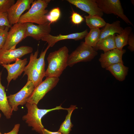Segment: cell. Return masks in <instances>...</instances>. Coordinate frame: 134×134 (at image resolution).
<instances>
[{"instance_id": "obj_1", "label": "cell", "mask_w": 134, "mask_h": 134, "mask_svg": "<svg viewBox=\"0 0 134 134\" xmlns=\"http://www.w3.org/2000/svg\"><path fill=\"white\" fill-rule=\"evenodd\" d=\"M68 52L67 47L64 46L49 54L47 58L48 65L45 77H59L60 76L68 66Z\"/></svg>"}, {"instance_id": "obj_2", "label": "cell", "mask_w": 134, "mask_h": 134, "mask_svg": "<svg viewBox=\"0 0 134 134\" xmlns=\"http://www.w3.org/2000/svg\"><path fill=\"white\" fill-rule=\"evenodd\" d=\"M37 105L27 102L26 106L27 109V113L23 116L22 119L28 126L32 127L33 130L40 134H41L44 128L41 122L42 118L44 116L53 110L60 109L67 110L68 109L62 107L61 105L51 109H40L38 107Z\"/></svg>"}, {"instance_id": "obj_3", "label": "cell", "mask_w": 134, "mask_h": 134, "mask_svg": "<svg viewBox=\"0 0 134 134\" xmlns=\"http://www.w3.org/2000/svg\"><path fill=\"white\" fill-rule=\"evenodd\" d=\"M50 0H37L34 1L28 10L22 14L18 23L44 24L48 22L46 14L48 10L46 9Z\"/></svg>"}, {"instance_id": "obj_4", "label": "cell", "mask_w": 134, "mask_h": 134, "mask_svg": "<svg viewBox=\"0 0 134 134\" xmlns=\"http://www.w3.org/2000/svg\"><path fill=\"white\" fill-rule=\"evenodd\" d=\"M98 54L97 51L93 47L81 42L77 48L69 55L67 66L72 67L74 64L80 62H89Z\"/></svg>"}, {"instance_id": "obj_5", "label": "cell", "mask_w": 134, "mask_h": 134, "mask_svg": "<svg viewBox=\"0 0 134 134\" xmlns=\"http://www.w3.org/2000/svg\"><path fill=\"white\" fill-rule=\"evenodd\" d=\"M59 80V77H46L35 88L31 96L27 100V102L37 105L46 94L56 86Z\"/></svg>"}, {"instance_id": "obj_6", "label": "cell", "mask_w": 134, "mask_h": 134, "mask_svg": "<svg viewBox=\"0 0 134 134\" xmlns=\"http://www.w3.org/2000/svg\"><path fill=\"white\" fill-rule=\"evenodd\" d=\"M26 23H17L10 28L8 31L7 39L3 49L5 50L16 49L17 44L26 38Z\"/></svg>"}, {"instance_id": "obj_7", "label": "cell", "mask_w": 134, "mask_h": 134, "mask_svg": "<svg viewBox=\"0 0 134 134\" xmlns=\"http://www.w3.org/2000/svg\"><path fill=\"white\" fill-rule=\"evenodd\" d=\"M100 10L103 13L113 14L120 18L126 23L133 25L124 14L120 1L119 0H95Z\"/></svg>"}, {"instance_id": "obj_8", "label": "cell", "mask_w": 134, "mask_h": 134, "mask_svg": "<svg viewBox=\"0 0 134 134\" xmlns=\"http://www.w3.org/2000/svg\"><path fill=\"white\" fill-rule=\"evenodd\" d=\"M35 87L33 83L28 80L24 86L16 93L7 97L8 104L13 111H17L19 105L23 106L27 103V100L31 96Z\"/></svg>"}, {"instance_id": "obj_9", "label": "cell", "mask_w": 134, "mask_h": 134, "mask_svg": "<svg viewBox=\"0 0 134 134\" xmlns=\"http://www.w3.org/2000/svg\"><path fill=\"white\" fill-rule=\"evenodd\" d=\"M33 48L28 46H22L13 50L0 49V65L6 64L20 59L24 55L31 53Z\"/></svg>"}, {"instance_id": "obj_10", "label": "cell", "mask_w": 134, "mask_h": 134, "mask_svg": "<svg viewBox=\"0 0 134 134\" xmlns=\"http://www.w3.org/2000/svg\"><path fill=\"white\" fill-rule=\"evenodd\" d=\"M33 0H18L8 10V18L9 24L12 26L18 23L22 14L25 10H29Z\"/></svg>"}, {"instance_id": "obj_11", "label": "cell", "mask_w": 134, "mask_h": 134, "mask_svg": "<svg viewBox=\"0 0 134 134\" xmlns=\"http://www.w3.org/2000/svg\"><path fill=\"white\" fill-rule=\"evenodd\" d=\"M26 23V37L30 36L37 40H39L50 34L51 31V23L48 21L44 24L38 25L31 23Z\"/></svg>"}, {"instance_id": "obj_12", "label": "cell", "mask_w": 134, "mask_h": 134, "mask_svg": "<svg viewBox=\"0 0 134 134\" xmlns=\"http://www.w3.org/2000/svg\"><path fill=\"white\" fill-rule=\"evenodd\" d=\"M38 52L39 51L37 49L34 54L31 53L29 63L25 67L24 71V76L26 75H27L28 80L31 81L33 83L35 88L43 81V79L41 77L36 67V61Z\"/></svg>"}, {"instance_id": "obj_13", "label": "cell", "mask_w": 134, "mask_h": 134, "mask_svg": "<svg viewBox=\"0 0 134 134\" xmlns=\"http://www.w3.org/2000/svg\"><path fill=\"white\" fill-rule=\"evenodd\" d=\"M126 51L125 49L119 50L115 48L101 53L99 59L101 67L105 68L113 64L119 63H124L122 57Z\"/></svg>"}, {"instance_id": "obj_14", "label": "cell", "mask_w": 134, "mask_h": 134, "mask_svg": "<svg viewBox=\"0 0 134 134\" xmlns=\"http://www.w3.org/2000/svg\"><path fill=\"white\" fill-rule=\"evenodd\" d=\"M70 3L88 13L102 17L103 13L98 7L95 0H67Z\"/></svg>"}, {"instance_id": "obj_15", "label": "cell", "mask_w": 134, "mask_h": 134, "mask_svg": "<svg viewBox=\"0 0 134 134\" xmlns=\"http://www.w3.org/2000/svg\"><path fill=\"white\" fill-rule=\"evenodd\" d=\"M15 62V63L12 64L1 65L6 69L8 72L7 80L8 86L12 79L16 80L24 71L25 66L28 62L27 58L23 60L18 59Z\"/></svg>"}, {"instance_id": "obj_16", "label": "cell", "mask_w": 134, "mask_h": 134, "mask_svg": "<svg viewBox=\"0 0 134 134\" xmlns=\"http://www.w3.org/2000/svg\"><path fill=\"white\" fill-rule=\"evenodd\" d=\"M88 33L86 29L84 31L79 33H76L67 35L59 34L57 36H54L50 34L44 37L41 40L46 42L50 47H53L58 41L67 39H72L75 41L82 39L85 37Z\"/></svg>"}, {"instance_id": "obj_17", "label": "cell", "mask_w": 134, "mask_h": 134, "mask_svg": "<svg viewBox=\"0 0 134 134\" xmlns=\"http://www.w3.org/2000/svg\"><path fill=\"white\" fill-rule=\"evenodd\" d=\"M2 71L0 72V110L7 119H10L13 111L9 105L5 92V87L1 83Z\"/></svg>"}, {"instance_id": "obj_18", "label": "cell", "mask_w": 134, "mask_h": 134, "mask_svg": "<svg viewBox=\"0 0 134 134\" xmlns=\"http://www.w3.org/2000/svg\"><path fill=\"white\" fill-rule=\"evenodd\" d=\"M105 69L117 80L122 81L125 80L127 75L129 67L124 66L123 63H119L110 65Z\"/></svg>"}, {"instance_id": "obj_19", "label": "cell", "mask_w": 134, "mask_h": 134, "mask_svg": "<svg viewBox=\"0 0 134 134\" xmlns=\"http://www.w3.org/2000/svg\"><path fill=\"white\" fill-rule=\"evenodd\" d=\"M123 29L121 26L119 21L117 20L111 24L106 23L103 28L101 30L99 40L108 36L115 34H121Z\"/></svg>"}, {"instance_id": "obj_20", "label": "cell", "mask_w": 134, "mask_h": 134, "mask_svg": "<svg viewBox=\"0 0 134 134\" xmlns=\"http://www.w3.org/2000/svg\"><path fill=\"white\" fill-rule=\"evenodd\" d=\"M115 35H109L99 40L94 48L96 51L102 50L104 53L116 48L114 39Z\"/></svg>"}, {"instance_id": "obj_21", "label": "cell", "mask_w": 134, "mask_h": 134, "mask_svg": "<svg viewBox=\"0 0 134 134\" xmlns=\"http://www.w3.org/2000/svg\"><path fill=\"white\" fill-rule=\"evenodd\" d=\"M133 29L130 27H127L124 29L121 34H117L114 37L116 48L122 50L124 46L127 44L128 37L132 33Z\"/></svg>"}, {"instance_id": "obj_22", "label": "cell", "mask_w": 134, "mask_h": 134, "mask_svg": "<svg viewBox=\"0 0 134 134\" xmlns=\"http://www.w3.org/2000/svg\"><path fill=\"white\" fill-rule=\"evenodd\" d=\"M77 108L76 106L71 105L68 108V114L66 116L65 119L61 125L58 131L64 134H69L71 130V128L73 126L71 120V118L72 112Z\"/></svg>"}, {"instance_id": "obj_23", "label": "cell", "mask_w": 134, "mask_h": 134, "mask_svg": "<svg viewBox=\"0 0 134 134\" xmlns=\"http://www.w3.org/2000/svg\"><path fill=\"white\" fill-rule=\"evenodd\" d=\"M87 25L90 29L103 27L106 22L101 17L97 15H88L84 16Z\"/></svg>"}, {"instance_id": "obj_24", "label": "cell", "mask_w": 134, "mask_h": 134, "mask_svg": "<svg viewBox=\"0 0 134 134\" xmlns=\"http://www.w3.org/2000/svg\"><path fill=\"white\" fill-rule=\"evenodd\" d=\"M101 30L99 28L90 29L85 37V43L90 46L94 47L99 40Z\"/></svg>"}, {"instance_id": "obj_25", "label": "cell", "mask_w": 134, "mask_h": 134, "mask_svg": "<svg viewBox=\"0 0 134 134\" xmlns=\"http://www.w3.org/2000/svg\"><path fill=\"white\" fill-rule=\"evenodd\" d=\"M50 47L48 45L43 51H42L40 57L37 58L36 63L37 70L42 79L45 77V57L46 53Z\"/></svg>"}, {"instance_id": "obj_26", "label": "cell", "mask_w": 134, "mask_h": 134, "mask_svg": "<svg viewBox=\"0 0 134 134\" xmlns=\"http://www.w3.org/2000/svg\"><path fill=\"white\" fill-rule=\"evenodd\" d=\"M61 12L60 8L56 7L53 8L46 15V19L51 24L57 22L59 19Z\"/></svg>"}, {"instance_id": "obj_27", "label": "cell", "mask_w": 134, "mask_h": 134, "mask_svg": "<svg viewBox=\"0 0 134 134\" xmlns=\"http://www.w3.org/2000/svg\"><path fill=\"white\" fill-rule=\"evenodd\" d=\"M15 2L14 0H0V12H7Z\"/></svg>"}, {"instance_id": "obj_28", "label": "cell", "mask_w": 134, "mask_h": 134, "mask_svg": "<svg viewBox=\"0 0 134 134\" xmlns=\"http://www.w3.org/2000/svg\"><path fill=\"white\" fill-rule=\"evenodd\" d=\"M11 26L8 21L7 12H0V27H7L10 28Z\"/></svg>"}, {"instance_id": "obj_29", "label": "cell", "mask_w": 134, "mask_h": 134, "mask_svg": "<svg viewBox=\"0 0 134 134\" xmlns=\"http://www.w3.org/2000/svg\"><path fill=\"white\" fill-rule=\"evenodd\" d=\"M9 28L5 27L0 34V49H2L6 41Z\"/></svg>"}, {"instance_id": "obj_30", "label": "cell", "mask_w": 134, "mask_h": 134, "mask_svg": "<svg viewBox=\"0 0 134 134\" xmlns=\"http://www.w3.org/2000/svg\"><path fill=\"white\" fill-rule=\"evenodd\" d=\"M71 19L72 22L76 25L80 24L84 20V18L81 15L74 12H73L72 13Z\"/></svg>"}, {"instance_id": "obj_31", "label": "cell", "mask_w": 134, "mask_h": 134, "mask_svg": "<svg viewBox=\"0 0 134 134\" xmlns=\"http://www.w3.org/2000/svg\"><path fill=\"white\" fill-rule=\"evenodd\" d=\"M127 44L129 46L128 47L131 52L134 51V34L133 32H132L129 36L128 41Z\"/></svg>"}, {"instance_id": "obj_32", "label": "cell", "mask_w": 134, "mask_h": 134, "mask_svg": "<svg viewBox=\"0 0 134 134\" xmlns=\"http://www.w3.org/2000/svg\"><path fill=\"white\" fill-rule=\"evenodd\" d=\"M20 125L17 124H15L12 129L10 132L5 133L3 134H18L19 131Z\"/></svg>"}, {"instance_id": "obj_33", "label": "cell", "mask_w": 134, "mask_h": 134, "mask_svg": "<svg viewBox=\"0 0 134 134\" xmlns=\"http://www.w3.org/2000/svg\"><path fill=\"white\" fill-rule=\"evenodd\" d=\"M41 134H64L59 131L53 132L44 128L42 130Z\"/></svg>"}, {"instance_id": "obj_34", "label": "cell", "mask_w": 134, "mask_h": 134, "mask_svg": "<svg viewBox=\"0 0 134 134\" xmlns=\"http://www.w3.org/2000/svg\"><path fill=\"white\" fill-rule=\"evenodd\" d=\"M5 27H0V34L2 32L4 28Z\"/></svg>"}, {"instance_id": "obj_35", "label": "cell", "mask_w": 134, "mask_h": 134, "mask_svg": "<svg viewBox=\"0 0 134 134\" xmlns=\"http://www.w3.org/2000/svg\"><path fill=\"white\" fill-rule=\"evenodd\" d=\"M1 114L0 113V119L1 118Z\"/></svg>"}, {"instance_id": "obj_36", "label": "cell", "mask_w": 134, "mask_h": 134, "mask_svg": "<svg viewBox=\"0 0 134 134\" xmlns=\"http://www.w3.org/2000/svg\"><path fill=\"white\" fill-rule=\"evenodd\" d=\"M0 134H1V132H0Z\"/></svg>"}]
</instances>
